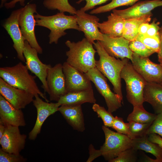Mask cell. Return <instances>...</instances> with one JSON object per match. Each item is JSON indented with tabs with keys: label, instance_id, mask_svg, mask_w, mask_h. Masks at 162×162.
Listing matches in <instances>:
<instances>
[{
	"label": "cell",
	"instance_id": "cell-1",
	"mask_svg": "<svg viewBox=\"0 0 162 162\" xmlns=\"http://www.w3.org/2000/svg\"><path fill=\"white\" fill-rule=\"evenodd\" d=\"M93 45L99 57V60L96 61V67L111 82L114 93L122 102L121 74L123 68L130 59L127 58L117 59L110 55L99 40L94 42Z\"/></svg>",
	"mask_w": 162,
	"mask_h": 162
},
{
	"label": "cell",
	"instance_id": "cell-2",
	"mask_svg": "<svg viewBox=\"0 0 162 162\" xmlns=\"http://www.w3.org/2000/svg\"><path fill=\"white\" fill-rule=\"evenodd\" d=\"M26 66L22 62L11 67L0 68V77L11 86L40 96L49 102L45 94L39 89L35 81L36 76L30 74Z\"/></svg>",
	"mask_w": 162,
	"mask_h": 162
},
{
	"label": "cell",
	"instance_id": "cell-3",
	"mask_svg": "<svg viewBox=\"0 0 162 162\" xmlns=\"http://www.w3.org/2000/svg\"><path fill=\"white\" fill-rule=\"evenodd\" d=\"M65 44L69 48L66 52L68 64L85 73L96 67L97 51L93 47V44L86 38L77 42L67 40Z\"/></svg>",
	"mask_w": 162,
	"mask_h": 162
},
{
	"label": "cell",
	"instance_id": "cell-4",
	"mask_svg": "<svg viewBox=\"0 0 162 162\" xmlns=\"http://www.w3.org/2000/svg\"><path fill=\"white\" fill-rule=\"evenodd\" d=\"M36 25L46 27L50 30L49 43L57 44L59 39L67 34L65 31L72 29L80 31L75 15L68 16L59 12L51 16L34 14Z\"/></svg>",
	"mask_w": 162,
	"mask_h": 162
},
{
	"label": "cell",
	"instance_id": "cell-5",
	"mask_svg": "<svg viewBox=\"0 0 162 162\" xmlns=\"http://www.w3.org/2000/svg\"><path fill=\"white\" fill-rule=\"evenodd\" d=\"M121 77L125 82L128 101L133 106H143L145 102L144 89L147 82L134 69L129 61L123 68Z\"/></svg>",
	"mask_w": 162,
	"mask_h": 162
},
{
	"label": "cell",
	"instance_id": "cell-6",
	"mask_svg": "<svg viewBox=\"0 0 162 162\" xmlns=\"http://www.w3.org/2000/svg\"><path fill=\"white\" fill-rule=\"evenodd\" d=\"M102 128L105 141L100 149L106 160L109 162L122 151L131 147L132 140L128 136L115 132L104 125Z\"/></svg>",
	"mask_w": 162,
	"mask_h": 162
},
{
	"label": "cell",
	"instance_id": "cell-7",
	"mask_svg": "<svg viewBox=\"0 0 162 162\" xmlns=\"http://www.w3.org/2000/svg\"><path fill=\"white\" fill-rule=\"evenodd\" d=\"M35 4H28L23 8L19 18V23L22 34L26 40L38 53L41 54L43 50L38 44L35 34L36 21L35 13H37Z\"/></svg>",
	"mask_w": 162,
	"mask_h": 162
},
{
	"label": "cell",
	"instance_id": "cell-8",
	"mask_svg": "<svg viewBox=\"0 0 162 162\" xmlns=\"http://www.w3.org/2000/svg\"><path fill=\"white\" fill-rule=\"evenodd\" d=\"M85 74L104 98L109 112L112 113L122 106V102L117 95L111 91L106 77L96 67Z\"/></svg>",
	"mask_w": 162,
	"mask_h": 162
},
{
	"label": "cell",
	"instance_id": "cell-9",
	"mask_svg": "<svg viewBox=\"0 0 162 162\" xmlns=\"http://www.w3.org/2000/svg\"><path fill=\"white\" fill-rule=\"evenodd\" d=\"M38 52L32 47L26 40L25 41L23 55L26 60V65L28 70L35 74L42 83V87L44 92L48 93V88L46 83L48 71L52 67L50 64H44L40 60Z\"/></svg>",
	"mask_w": 162,
	"mask_h": 162
},
{
	"label": "cell",
	"instance_id": "cell-10",
	"mask_svg": "<svg viewBox=\"0 0 162 162\" xmlns=\"http://www.w3.org/2000/svg\"><path fill=\"white\" fill-rule=\"evenodd\" d=\"M131 60L134 69L147 82L160 83L162 80V66L154 63L148 57L140 56L133 52Z\"/></svg>",
	"mask_w": 162,
	"mask_h": 162
},
{
	"label": "cell",
	"instance_id": "cell-11",
	"mask_svg": "<svg viewBox=\"0 0 162 162\" xmlns=\"http://www.w3.org/2000/svg\"><path fill=\"white\" fill-rule=\"evenodd\" d=\"M22 8L13 11L6 19L3 26L12 39L13 46L17 53V58L21 61L26 62L23 55L25 39L21 32L19 23V18Z\"/></svg>",
	"mask_w": 162,
	"mask_h": 162
},
{
	"label": "cell",
	"instance_id": "cell-12",
	"mask_svg": "<svg viewBox=\"0 0 162 162\" xmlns=\"http://www.w3.org/2000/svg\"><path fill=\"white\" fill-rule=\"evenodd\" d=\"M46 83L50 100L58 101L67 93L62 64H57L49 69L46 77Z\"/></svg>",
	"mask_w": 162,
	"mask_h": 162
},
{
	"label": "cell",
	"instance_id": "cell-13",
	"mask_svg": "<svg viewBox=\"0 0 162 162\" xmlns=\"http://www.w3.org/2000/svg\"><path fill=\"white\" fill-rule=\"evenodd\" d=\"M0 94L14 107L24 108L33 102L34 95L28 92L14 87L0 78Z\"/></svg>",
	"mask_w": 162,
	"mask_h": 162
},
{
	"label": "cell",
	"instance_id": "cell-14",
	"mask_svg": "<svg viewBox=\"0 0 162 162\" xmlns=\"http://www.w3.org/2000/svg\"><path fill=\"white\" fill-rule=\"evenodd\" d=\"M37 94L34 95L35 99L33 101V105L37 111V117L35 124L29 132V140H34L40 133L42 126L47 118L58 111L60 105L56 103H49L43 101Z\"/></svg>",
	"mask_w": 162,
	"mask_h": 162
},
{
	"label": "cell",
	"instance_id": "cell-15",
	"mask_svg": "<svg viewBox=\"0 0 162 162\" xmlns=\"http://www.w3.org/2000/svg\"><path fill=\"white\" fill-rule=\"evenodd\" d=\"M62 65L67 93L92 88L91 81L85 73L70 65L66 62Z\"/></svg>",
	"mask_w": 162,
	"mask_h": 162
},
{
	"label": "cell",
	"instance_id": "cell-16",
	"mask_svg": "<svg viewBox=\"0 0 162 162\" xmlns=\"http://www.w3.org/2000/svg\"><path fill=\"white\" fill-rule=\"evenodd\" d=\"M5 125L4 133L0 138L1 148L8 152L19 154L24 148L26 135L20 133L18 127Z\"/></svg>",
	"mask_w": 162,
	"mask_h": 162
},
{
	"label": "cell",
	"instance_id": "cell-17",
	"mask_svg": "<svg viewBox=\"0 0 162 162\" xmlns=\"http://www.w3.org/2000/svg\"><path fill=\"white\" fill-rule=\"evenodd\" d=\"M80 31L83 32L86 38L93 44L95 40H104L103 34L98 29V23L99 19L80 9L76 11L75 15Z\"/></svg>",
	"mask_w": 162,
	"mask_h": 162
},
{
	"label": "cell",
	"instance_id": "cell-18",
	"mask_svg": "<svg viewBox=\"0 0 162 162\" xmlns=\"http://www.w3.org/2000/svg\"><path fill=\"white\" fill-rule=\"evenodd\" d=\"M104 40L99 41L101 45L110 56L123 59H132L133 52L129 48L130 41L122 36L111 37L103 34Z\"/></svg>",
	"mask_w": 162,
	"mask_h": 162
},
{
	"label": "cell",
	"instance_id": "cell-19",
	"mask_svg": "<svg viewBox=\"0 0 162 162\" xmlns=\"http://www.w3.org/2000/svg\"><path fill=\"white\" fill-rule=\"evenodd\" d=\"M162 6V0H146L138 2L126 9H113L112 12L124 19L137 18L152 13L154 8Z\"/></svg>",
	"mask_w": 162,
	"mask_h": 162
},
{
	"label": "cell",
	"instance_id": "cell-20",
	"mask_svg": "<svg viewBox=\"0 0 162 162\" xmlns=\"http://www.w3.org/2000/svg\"><path fill=\"white\" fill-rule=\"evenodd\" d=\"M0 123L18 127L26 125L21 109L15 108L1 94Z\"/></svg>",
	"mask_w": 162,
	"mask_h": 162
},
{
	"label": "cell",
	"instance_id": "cell-21",
	"mask_svg": "<svg viewBox=\"0 0 162 162\" xmlns=\"http://www.w3.org/2000/svg\"><path fill=\"white\" fill-rule=\"evenodd\" d=\"M58 111L74 130L81 132L85 130L83 115L81 105H61Z\"/></svg>",
	"mask_w": 162,
	"mask_h": 162
},
{
	"label": "cell",
	"instance_id": "cell-22",
	"mask_svg": "<svg viewBox=\"0 0 162 162\" xmlns=\"http://www.w3.org/2000/svg\"><path fill=\"white\" fill-rule=\"evenodd\" d=\"M92 88L80 91L67 93L61 97L57 102L61 105L78 106L88 103H96Z\"/></svg>",
	"mask_w": 162,
	"mask_h": 162
},
{
	"label": "cell",
	"instance_id": "cell-23",
	"mask_svg": "<svg viewBox=\"0 0 162 162\" xmlns=\"http://www.w3.org/2000/svg\"><path fill=\"white\" fill-rule=\"evenodd\" d=\"M125 19L112 13L107 17V20L101 23L98 22V28L100 32L111 37L122 36Z\"/></svg>",
	"mask_w": 162,
	"mask_h": 162
},
{
	"label": "cell",
	"instance_id": "cell-24",
	"mask_svg": "<svg viewBox=\"0 0 162 162\" xmlns=\"http://www.w3.org/2000/svg\"><path fill=\"white\" fill-rule=\"evenodd\" d=\"M143 97L144 101L152 105L155 114L162 113V85L146 82L144 89Z\"/></svg>",
	"mask_w": 162,
	"mask_h": 162
},
{
	"label": "cell",
	"instance_id": "cell-25",
	"mask_svg": "<svg viewBox=\"0 0 162 162\" xmlns=\"http://www.w3.org/2000/svg\"><path fill=\"white\" fill-rule=\"evenodd\" d=\"M152 13L142 16L125 19L122 37L130 41L135 40L139 33L140 26L145 22H149Z\"/></svg>",
	"mask_w": 162,
	"mask_h": 162
},
{
	"label": "cell",
	"instance_id": "cell-26",
	"mask_svg": "<svg viewBox=\"0 0 162 162\" xmlns=\"http://www.w3.org/2000/svg\"><path fill=\"white\" fill-rule=\"evenodd\" d=\"M132 140V147L137 150H141L151 153L155 157L158 162H162V148L149 141L148 135H145Z\"/></svg>",
	"mask_w": 162,
	"mask_h": 162
},
{
	"label": "cell",
	"instance_id": "cell-27",
	"mask_svg": "<svg viewBox=\"0 0 162 162\" xmlns=\"http://www.w3.org/2000/svg\"><path fill=\"white\" fill-rule=\"evenodd\" d=\"M157 116L147 111L143 106H134L132 112L128 116V122L132 121L141 123H152Z\"/></svg>",
	"mask_w": 162,
	"mask_h": 162
},
{
	"label": "cell",
	"instance_id": "cell-28",
	"mask_svg": "<svg viewBox=\"0 0 162 162\" xmlns=\"http://www.w3.org/2000/svg\"><path fill=\"white\" fill-rule=\"evenodd\" d=\"M43 4L49 10L57 9L60 12H68L73 15L76 13L77 10L70 4L68 0H44Z\"/></svg>",
	"mask_w": 162,
	"mask_h": 162
},
{
	"label": "cell",
	"instance_id": "cell-29",
	"mask_svg": "<svg viewBox=\"0 0 162 162\" xmlns=\"http://www.w3.org/2000/svg\"><path fill=\"white\" fill-rule=\"evenodd\" d=\"M140 0H112L109 3L100 6L90 12L91 14H98L109 12L118 7L133 5Z\"/></svg>",
	"mask_w": 162,
	"mask_h": 162
},
{
	"label": "cell",
	"instance_id": "cell-30",
	"mask_svg": "<svg viewBox=\"0 0 162 162\" xmlns=\"http://www.w3.org/2000/svg\"><path fill=\"white\" fill-rule=\"evenodd\" d=\"M152 123H141L132 121L128 122L127 124L130 132V138L132 140L146 135V132Z\"/></svg>",
	"mask_w": 162,
	"mask_h": 162
},
{
	"label": "cell",
	"instance_id": "cell-31",
	"mask_svg": "<svg viewBox=\"0 0 162 162\" xmlns=\"http://www.w3.org/2000/svg\"><path fill=\"white\" fill-rule=\"evenodd\" d=\"M135 40L142 42L154 53H158V52L160 42V34L151 37L139 34Z\"/></svg>",
	"mask_w": 162,
	"mask_h": 162
},
{
	"label": "cell",
	"instance_id": "cell-32",
	"mask_svg": "<svg viewBox=\"0 0 162 162\" xmlns=\"http://www.w3.org/2000/svg\"><path fill=\"white\" fill-rule=\"evenodd\" d=\"M92 109L96 112L98 117L100 118L103 121L104 126L111 128L114 117L112 113L106 110L103 106L98 104L94 103L93 104Z\"/></svg>",
	"mask_w": 162,
	"mask_h": 162
},
{
	"label": "cell",
	"instance_id": "cell-33",
	"mask_svg": "<svg viewBox=\"0 0 162 162\" xmlns=\"http://www.w3.org/2000/svg\"><path fill=\"white\" fill-rule=\"evenodd\" d=\"M129 46L134 53L142 57H148L154 53L142 42L136 40L130 41Z\"/></svg>",
	"mask_w": 162,
	"mask_h": 162
},
{
	"label": "cell",
	"instance_id": "cell-34",
	"mask_svg": "<svg viewBox=\"0 0 162 162\" xmlns=\"http://www.w3.org/2000/svg\"><path fill=\"white\" fill-rule=\"evenodd\" d=\"M138 150L131 147L121 152L109 162H135L138 159Z\"/></svg>",
	"mask_w": 162,
	"mask_h": 162
},
{
	"label": "cell",
	"instance_id": "cell-35",
	"mask_svg": "<svg viewBox=\"0 0 162 162\" xmlns=\"http://www.w3.org/2000/svg\"><path fill=\"white\" fill-rule=\"evenodd\" d=\"M26 160L20 154L9 153L0 149V162H24Z\"/></svg>",
	"mask_w": 162,
	"mask_h": 162
},
{
	"label": "cell",
	"instance_id": "cell-36",
	"mask_svg": "<svg viewBox=\"0 0 162 162\" xmlns=\"http://www.w3.org/2000/svg\"><path fill=\"white\" fill-rule=\"evenodd\" d=\"M111 128L117 132L128 136L129 138L130 132L127 124L125 123L122 118L116 116L114 117Z\"/></svg>",
	"mask_w": 162,
	"mask_h": 162
},
{
	"label": "cell",
	"instance_id": "cell-37",
	"mask_svg": "<svg viewBox=\"0 0 162 162\" xmlns=\"http://www.w3.org/2000/svg\"><path fill=\"white\" fill-rule=\"evenodd\" d=\"M152 134H158L162 138V113L157 114L146 133L148 135Z\"/></svg>",
	"mask_w": 162,
	"mask_h": 162
},
{
	"label": "cell",
	"instance_id": "cell-38",
	"mask_svg": "<svg viewBox=\"0 0 162 162\" xmlns=\"http://www.w3.org/2000/svg\"><path fill=\"white\" fill-rule=\"evenodd\" d=\"M84 0L86 2V4L84 7L81 8L80 10L85 12L94 8L96 5L104 3L110 0H80L77 2L76 3L79 4L81 2Z\"/></svg>",
	"mask_w": 162,
	"mask_h": 162
},
{
	"label": "cell",
	"instance_id": "cell-39",
	"mask_svg": "<svg viewBox=\"0 0 162 162\" xmlns=\"http://www.w3.org/2000/svg\"><path fill=\"white\" fill-rule=\"evenodd\" d=\"M156 19L153 20L150 24V26L146 34L149 36L153 37L159 35L160 27L159 22H156Z\"/></svg>",
	"mask_w": 162,
	"mask_h": 162
},
{
	"label": "cell",
	"instance_id": "cell-40",
	"mask_svg": "<svg viewBox=\"0 0 162 162\" xmlns=\"http://www.w3.org/2000/svg\"><path fill=\"white\" fill-rule=\"evenodd\" d=\"M88 149L89 156L86 161L87 162H92L97 158L102 156L100 150L96 149L92 144H90Z\"/></svg>",
	"mask_w": 162,
	"mask_h": 162
},
{
	"label": "cell",
	"instance_id": "cell-41",
	"mask_svg": "<svg viewBox=\"0 0 162 162\" xmlns=\"http://www.w3.org/2000/svg\"><path fill=\"white\" fill-rule=\"evenodd\" d=\"M148 140L152 142L158 144L162 148V138L156 134H152L148 135Z\"/></svg>",
	"mask_w": 162,
	"mask_h": 162
},
{
	"label": "cell",
	"instance_id": "cell-42",
	"mask_svg": "<svg viewBox=\"0 0 162 162\" xmlns=\"http://www.w3.org/2000/svg\"><path fill=\"white\" fill-rule=\"evenodd\" d=\"M25 0H12L9 2L6 3L4 6L7 9L12 8L15 6L17 2H19L21 5L24 6L25 5Z\"/></svg>",
	"mask_w": 162,
	"mask_h": 162
},
{
	"label": "cell",
	"instance_id": "cell-43",
	"mask_svg": "<svg viewBox=\"0 0 162 162\" xmlns=\"http://www.w3.org/2000/svg\"><path fill=\"white\" fill-rule=\"evenodd\" d=\"M160 42L159 50L158 52V61L162 66V25L159 30Z\"/></svg>",
	"mask_w": 162,
	"mask_h": 162
},
{
	"label": "cell",
	"instance_id": "cell-44",
	"mask_svg": "<svg viewBox=\"0 0 162 162\" xmlns=\"http://www.w3.org/2000/svg\"><path fill=\"white\" fill-rule=\"evenodd\" d=\"M150 24L149 22H145L142 23L140 26L139 29V34L145 35L149 27Z\"/></svg>",
	"mask_w": 162,
	"mask_h": 162
},
{
	"label": "cell",
	"instance_id": "cell-45",
	"mask_svg": "<svg viewBox=\"0 0 162 162\" xmlns=\"http://www.w3.org/2000/svg\"><path fill=\"white\" fill-rule=\"evenodd\" d=\"M140 162H158V160L156 159H154L151 158L144 153L142 155V158L140 159Z\"/></svg>",
	"mask_w": 162,
	"mask_h": 162
},
{
	"label": "cell",
	"instance_id": "cell-46",
	"mask_svg": "<svg viewBox=\"0 0 162 162\" xmlns=\"http://www.w3.org/2000/svg\"><path fill=\"white\" fill-rule=\"evenodd\" d=\"M5 125L1 123H0V138L3 135L5 129Z\"/></svg>",
	"mask_w": 162,
	"mask_h": 162
},
{
	"label": "cell",
	"instance_id": "cell-47",
	"mask_svg": "<svg viewBox=\"0 0 162 162\" xmlns=\"http://www.w3.org/2000/svg\"><path fill=\"white\" fill-rule=\"evenodd\" d=\"M8 0H1V4L0 5L1 8L2 7Z\"/></svg>",
	"mask_w": 162,
	"mask_h": 162
},
{
	"label": "cell",
	"instance_id": "cell-48",
	"mask_svg": "<svg viewBox=\"0 0 162 162\" xmlns=\"http://www.w3.org/2000/svg\"><path fill=\"white\" fill-rule=\"evenodd\" d=\"M160 84H161V85H162V81H161V82Z\"/></svg>",
	"mask_w": 162,
	"mask_h": 162
}]
</instances>
